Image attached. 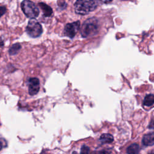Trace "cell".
<instances>
[{
	"label": "cell",
	"mask_w": 154,
	"mask_h": 154,
	"mask_svg": "<svg viewBox=\"0 0 154 154\" xmlns=\"http://www.w3.org/2000/svg\"><path fill=\"white\" fill-rule=\"evenodd\" d=\"M38 6L40 7L41 10H42L43 14L46 17H49L52 14V10L50 6L46 5L43 2H40L38 4Z\"/></svg>",
	"instance_id": "cell-8"
},
{
	"label": "cell",
	"mask_w": 154,
	"mask_h": 154,
	"mask_svg": "<svg viewBox=\"0 0 154 154\" xmlns=\"http://www.w3.org/2000/svg\"><path fill=\"white\" fill-rule=\"evenodd\" d=\"M21 48V46L19 43H15L9 49V54L11 55H16L18 53L19 50Z\"/></svg>",
	"instance_id": "cell-12"
},
{
	"label": "cell",
	"mask_w": 154,
	"mask_h": 154,
	"mask_svg": "<svg viewBox=\"0 0 154 154\" xmlns=\"http://www.w3.org/2000/svg\"><path fill=\"white\" fill-rule=\"evenodd\" d=\"M57 4H58V5L61 8H64L66 7V3L63 0H60L57 2Z\"/></svg>",
	"instance_id": "cell-16"
},
{
	"label": "cell",
	"mask_w": 154,
	"mask_h": 154,
	"mask_svg": "<svg viewBox=\"0 0 154 154\" xmlns=\"http://www.w3.org/2000/svg\"><path fill=\"white\" fill-rule=\"evenodd\" d=\"M142 143L145 146H152L154 144V133L153 132L145 134L142 139Z\"/></svg>",
	"instance_id": "cell-7"
},
{
	"label": "cell",
	"mask_w": 154,
	"mask_h": 154,
	"mask_svg": "<svg viewBox=\"0 0 154 154\" xmlns=\"http://www.w3.org/2000/svg\"><path fill=\"white\" fill-rule=\"evenodd\" d=\"M98 0H77L75 4L76 14L85 15L94 11L97 7Z\"/></svg>",
	"instance_id": "cell-1"
},
{
	"label": "cell",
	"mask_w": 154,
	"mask_h": 154,
	"mask_svg": "<svg viewBox=\"0 0 154 154\" xmlns=\"http://www.w3.org/2000/svg\"><path fill=\"white\" fill-rule=\"evenodd\" d=\"M7 143L6 140L2 138H0V150L2 148L7 147Z\"/></svg>",
	"instance_id": "cell-15"
},
{
	"label": "cell",
	"mask_w": 154,
	"mask_h": 154,
	"mask_svg": "<svg viewBox=\"0 0 154 154\" xmlns=\"http://www.w3.org/2000/svg\"><path fill=\"white\" fill-rule=\"evenodd\" d=\"M28 92L30 95L36 94L40 89V81L37 78H31L28 79Z\"/></svg>",
	"instance_id": "cell-6"
},
{
	"label": "cell",
	"mask_w": 154,
	"mask_h": 154,
	"mask_svg": "<svg viewBox=\"0 0 154 154\" xmlns=\"http://www.w3.org/2000/svg\"><path fill=\"white\" fill-rule=\"evenodd\" d=\"M72 154H78V153H77L76 152H73L72 153Z\"/></svg>",
	"instance_id": "cell-20"
},
{
	"label": "cell",
	"mask_w": 154,
	"mask_h": 154,
	"mask_svg": "<svg viewBox=\"0 0 154 154\" xmlns=\"http://www.w3.org/2000/svg\"><path fill=\"white\" fill-rule=\"evenodd\" d=\"M99 140L102 144L111 143L114 141V138L110 134H103L100 135Z\"/></svg>",
	"instance_id": "cell-9"
},
{
	"label": "cell",
	"mask_w": 154,
	"mask_h": 154,
	"mask_svg": "<svg viewBox=\"0 0 154 154\" xmlns=\"http://www.w3.org/2000/svg\"><path fill=\"white\" fill-rule=\"evenodd\" d=\"M110 150H108L106 149L99 150V151H94L92 154H110L111 153Z\"/></svg>",
	"instance_id": "cell-14"
},
{
	"label": "cell",
	"mask_w": 154,
	"mask_h": 154,
	"mask_svg": "<svg viewBox=\"0 0 154 154\" xmlns=\"http://www.w3.org/2000/svg\"><path fill=\"white\" fill-rule=\"evenodd\" d=\"M90 153V148L86 145H82L81 148L80 154H89Z\"/></svg>",
	"instance_id": "cell-13"
},
{
	"label": "cell",
	"mask_w": 154,
	"mask_h": 154,
	"mask_svg": "<svg viewBox=\"0 0 154 154\" xmlns=\"http://www.w3.org/2000/svg\"><path fill=\"white\" fill-rule=\"evenodd\" d=\"M6 11V8L4 7H0V17H1Z\"/></svg>",
	"instance_id": "cell-17"
},
{
	"label": "cell",
	"mask_w": 154,
	"mask_h": 154,
	"mask_svg": "<svg viewBox=\"0 0 154 154\" xmlns=\"http://www.w3.org/2000/svg\"><path fill=\"white\" fill-rule=\"evenodd\" d=\"M150 126H149V128L153 129V119H152L151 122L150 123Z\"/></svg>",
	"instance_id": "cell-19"
},
{
	"label": "cell",
	"mask_w": 154,
	"mask_h": 154,
	"mask_svg": "<svg viewBox=\"0 0 154 154\" xmlns=\"http://www.w3.org/2000/svg\"><path fill=\"white\" fill-rule=\"evenodd\" d=\"M140 150V146L137 143H133L126 149L127 154H139Z\"/></svg>",
	"instance_id": "cell-10"
},
{
	"label": "cell",
	"mask_w": 154,
	"mask_h": 154,
	"mask_svg": "<svg viewBox=\"0 0 154 154\" xmlns=\"http://www.w3.org/2000/svg\"><path fill=\"white\" fill-rule=\"evenodd\" d=\"M99 29L97 20L94 18H89L85 20L82 25L81 34L82 37H88L96 35Z\"/></svg>",
	"instance_id": "cell-2"
},
{
	"label": "cell",
	"mask_w": 154,
	"mask_h": 154,
	"mask_svg": "<svg viewBox=\"0 0 154 154\" xmlns=\"http://www.w3.org/2000/svg\"><path fill=\"white\" fill-rule=\"evenodd\" d=\"M26 31L29 36L32 38L39 37L43 32V29L40 23L34 18L31 19L26 26Z\"/></svg>",
	"instance_id": "cell-4"
},
{
	"label": "cell",
	"mask_w": 154,
	"mask_h": 154,
	"mask_svg": "<svg viewBox=\"0 0 154 154\" xmlns=\"http://www.w3.org/2000/svg\"><path fill=\"white\" fill-rule=\"evenodd\" d=\"M148 154H153V152H151L150 153H148Z\"/></svg>",
	"instance_id": "cell-21"
},
{
	"label": "cell",
	"mask_w": 154,
	"mask_h": 154,
	"mask_svg": "<svg viewBox=\"0 0 154 154\" xmlns=\"http://www.w3.org/2000/svg\"><path fill=\"white\" fill-rule=\"evenodd\" d=\"M99 1H101L103 3H105V4H107V3H109L110 2H111L112 0H98Z\"/></svg>",
	"instance_id": "cell-18"
},
{
	"label": "cell",
	"mask_w": 154,
	"mask_h": 154,
	"mask_svg": "<svg viewBox=\"0 0 154 154\" xmlns=\"http://www.w3.org/2000/svg\"><path fill=\"white\" fill-rule=\"evenodd\" d=\"M80 27V22L76 21L72 23H69L66 25L64 29V34L65 35L70 38H73Z\"/></svg>",
	"instance_id": "cell-5"
},
{
	"label": "cell",
	"mask_w": 154,
	"mask_h": 154,
	"mask_svg": "<svg viewBox=\"0 0 154 154\" xmlns=\"http://www.w3.org/2000/svg\"><path fill=\"white\" fill-rule=\"evenodd\" d=\"M154 103V95L153 94H147L144 100L143 105L146 106H152Z\"/></svg>",
	"instance_id": "cell-11"
},
{
	"label": "cell",
	"mask_w": 154,
	"mask_h": 154,
	"mask_svg": "<svg viewBox=\"0 0 154 154\" xmlns=\"http://www.w3.org/2000/svg\"><path fill=\"white\" fill-rule=\"evenodd\" d=\"M21 8L24 14L31 19L37 17L40 13L38 8L30 0H23L21 3Z\"/></svg>",
	"instance_id": "cell-3"
}]
</instances>
